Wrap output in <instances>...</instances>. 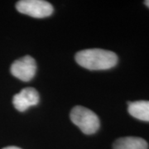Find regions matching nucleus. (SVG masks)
<instances>
[{
	"mask_svg": "<svg viewBox=\"0 0 149 149\" xmlns=\"http://www.w3.org/2000/svg\"><path fill=\"white\" fill-rule=\"evenodd\" d=\"M75 61L80 66L91 70L111 69L118 63L116 54L103 49H86L75 55Z\"/></svg>",
	"mask_w": 149,
	"mask_h": 149,
	"instance_id": "obj_1",
	"label": "nucleus"
},
{
	"mask_svg": "<svg viewBox=\"0 0 149 149\" xmlns=\"http://www.w3.org/2000/svg\"><path fill=\"white\" fill-rule=\"evenodd\" d=\"M70 119L85 134H93L98 131L100 122L98 116L91 109L83 106H75L70 112Z\"/></svg>",
	"mask_w": 149,
	"mask_h": 149,
	"instance_id": "obj_2",
	"label": "nucleus"
},
{
	"mask_svg": "<svg viewBox=\"0 0 149 149\" xmlns=\"http://www.w3.org/2000/svg\"><path fill=\"white\" fill-rule=\"evenodd\" d=\"M16 8L21 13L37 18L47 17L53 13L52 5L43 0H21L17 3Z\"/></svg>",
	"mask_w": 149,
	"mask_h": 149,
	"instance_id": "obj_3",
	"label": "nucleus"
},
{
	"mask_svg": "<svg viewBox=\"0 0 149 149\" xmlns=\"http://www.w3.org/2000/svg\"><path fill=\"white\" fill-rule=\"evenodd\" d=\"M11 73L18 80L30 81L36 74L37 65L31 56H25L15 61L11 65Z\"/></svg>",
	"mask_w": 149,
	"mask_h": 149,
	"instance_id": "obj_4",
	"label": "nucleus"
},
{
	"mask_svg": "<svg viewBox=\"0 0 149 149\" xmlns=\"http://www.w3.org/2000/svg\"><path fill=\"white\" fill-rule=\"evenodd\" d=\"M39 94L34 88H25L13 96V104L18 111H26L28 108L39 103Z\"/></svg>",
	"mask_w": 149,
	"mask_h": 149,
	"instance_id": "obj_5",
	"label": "nucleus"
},
{
	"mask_svg": "<svg viewBox=\"0 0 149 149\" xmlns=\"http://www.w3.org/2000/svg\"><path fill=\"white\" fill-rule=\"evenodd\" d=\"M146 140L138 137H124L117 139L113 145V149H148Z\"/></svg>",
	"mask_w": 149,
	"mask_h": 149,
	"instance_id": "obj_6",
	"label": "nucleus"
},
{
	"mask_svg": "<svg viewBox=\"0 0 149 149\" xmlns=\"http://www.w3.org/2000/svg\"><path fill=\"white\" fill-rule=\"evenodd\" d=\"M128 113L133 118L149 122V101L140 100L128 104Z\"/></svg>",
	"mask_w": 149,
	"mask_h": 149,
	"instance_id": "obj_7",
	"label": "nucleus"
},
{
	"mask_svg": "<svg viewBox=\"0 0 149 149\" xmlns=\"http://www.w3.org/2000/svg\"><path fill=\"white\" fill-rule=\"evenodd\" d=\"M3 149H21L20 148H17V147H14V146H11V147H7Z\"/></svg>",
	"mask_w": 149,
	"mask_h": 149,
	"instance_id": "obj_8",
	"label": "nucleus"
},
{
	"mask_svg": "<svg viewBox=\"0 0 149 149\" xmlns=\"http://www.w3.org/2000/svg\"><path fill=\"white\" fill-rule=\"evenodd\" d=\"M144 3H145V5L147 6V7H148V8H149V0H147V1H145V2H144Z\"/></svg>",
	"mask_w": 149,
	"mask_h": 149,
	"instance_id": "obj_9",
	"label": "nucleus"
}]
</instances>
